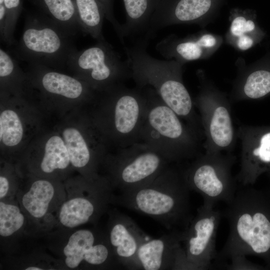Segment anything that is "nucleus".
Segmentation results:
<instances>
[{
  "label": "nucleus",
  "instance_id": "nucleus-1",
  "mask_svg": "<svg viewBox=\"0 0 270 270\" xmlns=\"http://www.w3.org/2000/svg\"><path fill=\"white\" fill-rule=\"evenodd\" d=\"M170 164L152 180L115 196L114 204L145 214L168 230H184L190 222V192L182 168Z\"/></svg>",
  "mask_w": 270,
  "mask_h": 270
},
{
  "label": "nucleus",
  "instance_id": "nucleus-2",
  "mask_svg": "<svg viewBox=\"0 0 270 270\" xmlns=\"http://www.w3.org/2000/svg\"><path fill=\"white\" fill-rule=\"evenodd\" d=\"M148 40L139 38L124 46L136 87L152 88L168 107L187 124L204 136L200 115L182 78L184 65L174 60H160L147 52Z\"/></svg>",
  "mask_w": 270,
  "mask_h": 270
},
{
  "label": "nucleus",
  "instance_id": "nucleus-3",
  "mask_svg": "<svg viewBox=\"0 0 270 270\" xmlns=\"http://www.w3.org/2000/svg\"><path fill=\"white\" fill-rule=\"evenodd\" d=\"M260 196L243 186L222 212L229 234L216 260H230L248 255H264L270 251V218Z\"/></svg>",
  "mask_w": 270,
  "mask_h": 270
},
{
  "label": "nucleus",
  "instance_id": "nucleus-4",
  "mask_svg": "<svg viewBox=\"0 0 270 270\" xmlns=\"http://www.w3.org/2000/svg\"><path fill=\"white\" fill-rule=\"evenodd\" d=\"M142 89L147 108L140 142L152 147L172 164L192 160L202 153L204 138L165 104L152 88Z\"/></svg>",
  "mask_w": 270,
  "mask_h": 270
},
{
  "label": "nucleus",
  "instance_id": "nucleus-5",
  "mask_svg": "<svg viewBox=\"0 0 270 270\" xmlns=\"http://www.w3.org/2000/svg\"><path fill=\"white\" fill-rule=\"evenodd\" d=\"M98 108L92 122L104 142L118 149L140 141V132L147 108L142 88H128L124 83L98 92Z\"/></svg>",
  "mask_w": 270,
  "mask_h": 270
},
{
  "label": "nucleus",
  "instance_id": "nucleus-6",
  "mask_svg": "<svg viewBox=\"0 0 270 270\" xmlns=\"http://www.w3.org/2000/svg\"><path fill=\"white\" fill-rule=\"evenodd\" d=\"M44 236L66 270H110L120 266L106 231L96 228L55 230Z\"/></svg>",
  "mask_w": 270,
  "mask_h": 270
},
{
  "label": "nucleus",
  "instance_id": "nucleus-7",
  "mask_svg": "<svg viewBox=\"0 0 270 270\" xmlns=\"http://www.w3.org/2000/svg\"><path fill=\"white\" fill-rule=\"evenodd\" d=\"M64 185L66 198L58 210L54 230L96 224L108 212L110 204H114V192L104 176L90 179L81 175L66 180Z\"/></svg>",
  "mask_w": 270,
  "mask_h": 270
},
{
  "label": "nucleus",
  "instance_id": "nucleus-8",
  "mask_svg": "<svg viewBox=\"0 0 270 270\" xmlns=\"http://www.w3.org/2000/svg\"><path fill=\"white\" fill-rule=\"evenodd\" d=\"M74 38L49 18L29 16L14 52L29 64L61 68L67 66L70 56L76 50Z\"/></svg>",
  "mask_w": 270,
  "mask_h": 270
},
{
  "label": "nucleus",
  "instance_id": "nucleus-9",
  "mask_svg": "<svg viewBox=\"0 0 270 270\" xmlns=\"http://www.w3.org/2000/svg\"><path fill=\"white\" fill-rule=\"evenodd\" d=\"M197 76L199 91L193 100L199 112L205 140L204 152L232 153L238 139L232 114L230 100L202 72Z\"/></svg>",
  "mask_w": 270,
  "mask_h": 270
},
{
  "label": "nucleus",
  "instance_id": "nucleus-10",
  "mask_svg": "<svg viewBox=\"0 0 270 270\" xmlns=\"http://www.w3.org/2000/svg\"><path fill=\"white\" fill-rule=\"evenodd\" d=\"M171 164L150 146L138 142L106 154L101 166L114 192L120 193L152 180Z\"/></svg>",
  "mask_w": 270,
  "mask_h": 270
},
{
  "label": "nucleus",
  "instance_id": "nucleus-11",
  "mask_svg": "<svg viewBox=\"0 0 270 270\" xmlns=\"http://www.w3.org/2000/svg\"><path fill=\"white\" fill-rule=\"evenodd\" d=\"M235 161L232 153L204 152L182 168L184 176L190 190L203 198L204 203L215 206L223 202L228 204L237 191V181L232 174Z\"/></svg>",
  "mask_w": 270,
  "mask_h": 270
},
{
  "label": "nucleus",
  "instance_id": "nucleus-12",
  "mask_svg": "<svg viewBox=\"0 0 270 270\" xmlns=\"http://www.w3.org/2000/svg\"><path fill=\"white\" fill-rule=\"evenodd\" d=\"M96 42L88 48L74 51L67 67L76 78L102 92L132 78V72L127 60H122L105 39Z\"/></svg>",
  "mask_w": 270,
  "mask_h": 270
},
{
  "label": "nucleus",
  "instance_id": "nucleus-13",
  "mask_svg": "<svg viewBox=\"0 0 270 270\" xmlns=\"http://www.w3.org/2000/svg\"><path fill=\"white\" fill-rule=\"evenodd\" d=\"M22 178L16 198L36 237L44 236L56 225L58 210L66 198L64 183L26 174Z\"/></svg>",
  "mask_w": 270,
  "mask_h": 270
},
{
  "label": "nucleus",
  "instance_id": "nucleus-14",
  "mask_svg": "<svg viewBox=\"0 0 270 270\" xmlns=\"http://www.w3.org/2000/svg\"><path fill=\"white\" fill-rule=\"evenodd\" d=\"M214 206L203 203L182 230V244L190 270H208L216 258V237L222 212Z\"/></svg>",
  "mask_w": 270,
  "mask_h": 270
},
{
  "label": "nucleus",
  "instance_id": "nucleus-15",
  "mask_svg": "<svg viewBox=\"0 0 270 270\" xmlns=\"http://www.w3.org/2000/svg\"><path fill=\"white\" fill-rule=\"evenodd\" d=\"M225 0H162L143 36L148 40L165 27L177 24L204 26L218 14Z\"/></svg>",
  "mask_w": 270,
  "mask_h": 270
},
{
  "label": "nucleus",
  "instance_id": "nucleus-16",
  "mask_svg": "<svg viewBox=\"0 0 270 270\" xmlns=\"http://www.w3.org/2000/svg\"><path fill=\"white\" fill-rule=\"evenodd\" d=\"M236 132L241 152L240 170L235 178L242 186H247L270 170V126L242 124Z\"/></svg>",
  "mask_w": 270,
  "mask_h": 270
},
{
  "label": "nucleus",
  "instance_id": "nucleus-17",
  "mask_svg": "<svg viewBox=\"0 0 270 270\" xmlns=\"http://www.w3.org/2000/svg\"><path fill=\"white\" fill-rule=\"evenodd\" d=\"M106 232L115 258L126 269L138 270L137 254L141 244L150 238L130 216L116 208L109 209Z\"/></svg>",
  "mask_w": 270,
  "mask_h": 270
},
{
  "label": "nucleus",
  "instance_id": "nucleus-18",
  "mask_svg": "<svg viewBox=\"0 0 270 270\" xmlns=\"http://www.w3.org/2000/svg\"><path fill=\"white\" fill-rule=\"evenodd\" d=\"M27 74L32 84L44 96L72 100H94L98 94L84 80L44 65L29 64Z\"/></svg>",
  "mask_w": 270,
  "mask_h": 270
},
{
  "label": "nucleus",
  "instance_id": "nucleus-19",
  "mask_svg": "<svg viewBox=\"0 0 270 270\" xmlns=\"http://www.w3.org/2000/svg\"><path fill=\"white\" fill-rule=\"evenodd\" d=\"M222 41L220 36L202 30L184 38L170 34L158 42L156 49L166 60H174L184 65L209 58L220 47Z\"/></svg>",
  "mask_w": 270,
  "mask_h": 270
},
{
  "label": "nucleus",
  "instance_id": "nucleus-20",
  "mask_svg": "<svg viewBox=\"0 0 270 270\" xmlns=\"http://www.w3.org/2000/svg\"><path fill=\"white\" fill-rule=\"evenodd\" d=\"M182 232L172 230L159 238H150L143 242L138 252V270H175L182 250Z\"/></svg>",
  "mask_w": 270,
  "mask_h": 270
},
{
  "label": "nucleus",
  "instance_id": "nucleus-21",
  "mask_svg": "<svg viewBox=\"0 0 270 270\" xmlns=\"http://www.w3.org/2000/svg\"><path fill=\"white\" fill-rule=\"evenodd\" d=\"M36 237L30 222L16 198L0 200L1 252L14 255L24 238Z\"/></svg>",
  "mask_w": 270,
  "mask_h": 270
},
{
  "label": "nucleus",
  "instance_id": "nucleus-22",
  "mask_svg": "<svg viewBox=\"0 0 270 270\" xmlns=\"http://www.w3.org/2000/svg\"><path fill=\"white\" fill-rule=\"evenodd\" d=\"M270 94V51L256 62L239 68L230 96L232 102L258 100Z\"/></svg>",
  "mask_w": 270,
  "mask_h": 270
},
{
  "label": "nucleus",
  "instance_id": "nucleus-23",
  "mask_svg": "<svg viewBox=\"0 0 270 270\" xmlns=\"http://www.w3.org/2000/svg\"><path fill=\"white\" fill-rule=\"evenodd\" d=\"M26 174L62 182L72 168L69 154L62 137L51 136L46 142L43 154L26 162Z\"/></svg>",
  "mask_w": 270,
  "mask_h": 270
},
{
  "label": "nucleus",
  "instance_id": "nucleus-24",
  "mask_svg": "<svg viewBox=\"0 0 270 270\" xmlns=\"http://www.w3.org/2000/svg\"><path fill=\"white\" fill-rule=\"evenodd\" d=\"M226 42L236 50L246 51L260 42L266 32L258 25L254 10L234 8L230 16Z\"/></svg>",
  "mask_w": 270,
  "mask_h": 270
},
{
  "label": "nucleus",
  "instance_id": "nucleus-25",
  "mask_svg": "<svg viewBox=\"0 0 270 270\" xmlns=\"http://www.w3.org/2000/svg\"><path fill=\"white\" fill-rule=\"evenodd\" d=\"M162 0H123L126 20L122 24L124 38L145 34L150 18Z\"/></svg>",
  "mask_w": 270,
  "mask_h": 270
},
{
  "label": "nucleus",
  "instance_id": "nucleus-26",
  "mask_svg": "<svg viewBox=\"0 0 270 270\" xmlns=\"http://www.w3.org/2000/svg\"><path fill=\"white\" fill-rule=\"evenodd\" d=\"M77 17L82 32L96 41L104 40L102 29L104 8L98 0H74Z\"/></svg>",
  "mask_w": 270,
  "mask_h": 270
},
{
  "label": "nucleus",
  "instance_id": "nucleus-27",
  "mask_svg": "<svg viewBox=\"0 0 270 270\" xmlns=\"http://www.w3.org/2000/svg\"><path fill=\"white\" fill-rule=\"evenodd\" d=\"M2 264L3 268L12 270H66L62 260L37 250L20 256H6Z\"/></svg>",
  "mask_w": 270,
  "mask_h": 270
},
{
  "label": "nucleus",
  "instance_id": "nucleus-28",
  "mask_svg": "<svg viewBox=\"0 0 270 270\" xmlns=\"http://www.w3.org/2000/svg\"><path fill=\"white\" fill-rule=\"evenodd\" d=\"M0 78L2 93L20 95L30 81L16 60L7 51L0 48Z\"/></svg>",
  "mask_w": 270,
  "mask_h": 270
},
{
  "label": "nucleus",
  "instance_id": "nucleus-29",
  "mask_svg": "<svg viewBox=\"0 0 270 270\" xmlns=\"http://www.w3.org/2000/svg\"><path fill=\"white\" fill-rule=\"evenodd\" d=\"M48 18L74 36L81 31L73 0H42Z\"/></svg>",
  "mask_w": 270,
  "mask_h": 270
},
{
  "label": "nucleus",
  "instance_id": "nucleus-30",
  "mask_svg": "<svg viewBox=\"0 0 270 270\" xmlns=\"http://www.w3.org/2000/svg\"><path fill=\"white\" fill-rule=\"evenodd\" d=\"M24 128L18 114L11 109H6L0 114V141L6 147H14L22 141Z\"/></svg>",
  "mask_w": 270,
  "mask_h": 270
},
{
  "label": "nucleus",
  "instance_id": "nucleus-31",
  "mask_svg": "<svg viewBox=\"0 0 270 270\" xmlns=\"http://www.w3.org/2000/svg\"><path fill=\"white\" fill-rule=\"evenodd\" d=\"M14 166L6 163L1 167L0 174V200L16 198L22 176Z\"/></svg>",
  "mask_w": 270,
  "mask_h": 270
},
{
  "label": "nucleus",
  "instance_id": "nucleus-32",
  "mask_svg": "<svg viewBox=\"0 0 270 270\" xmlns=\"http://www.w3.org/2000/svg\"><path fill=\"white\" fill-rule=\"evenodd\" d=\"M230 262L226 266L228 270H248L256 268L255 266L248 261L246 258L242 257L230 260Z\"/></svg>",
  "mask_w": 270,
  "mask_h": 270
},
{
  "label": "nucleus",
  "instance_id": "nucleus-33",
  "mask_svg": "<svg viewBox=\"0 0 270 270\" xmlns=\"http://www.w3.org/2000/svg\"><path fill=\"white\" fill-rule=\"evenodd\" d=\"M4 0H0V4L4 3Z\"/></svg>",
  "mask_w": 270,
  "mask_h": 270
}]
</instances>
